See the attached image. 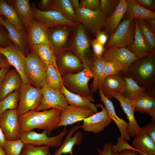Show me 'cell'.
<instances>
[{
  "label": "cell",
  "mask_w": 155,
  "mask_h": 155,
  "mask_svg": "<svg viewBox=\"0 0 155 155\" xmlns=\"http://www.w3.org/2000/svg\"><path fill=\"white\" fill-rule=\"evenodd\" d=\"M71 6L75 10L79 7L80 1L79 0H69Z\"/></svg>",
  "instance_id": "91938a15"
},
{
  "label": "cell",
  "mask_w": 155,
  "mask_h": 155,
  "mask_svg": "<svg viewBox=\"0 0 155 155\" xmlns=\"http://www.w3.org/2000/svg\"><path fill=\"white\" fill-rule=\"evenodd\" d=\"M0 53L7 59L11 65L13 66L20 74L22 83L30 84L25 71L26 57L13 43L5 48L0 47Z\"/></svg>",
  "instance_id": "5bb4252c"
},
{
  "label": "cell",
  "mask_w": 155,
  "mask_h": 155,
  "mask_svg": "<svg viewBox=\"0 0 155 155\" xmlns=\"http://www.w3.org/2000/svg\"><path fill=\"white\" fill-rule=\"evenodd\" d=\"M0 14L8 22L19 30H26L19 19L13 7L6 1L0 0Z\"/></svg>",
  "instance_id": "836d02e7"
},
{
  "label": "cell",
  "mask_w": 155,
  "mask_h": 155,
  "mask_svg": "<svg viewBox=\"0 0 155 155\" xmlns=\"http://www.w3.org/2000/svg\"><path fill=\"white\" fill-rule=\"evenodd\" d=\"M61 110L53 108L30 111L18 117L21 133L37 129L46 131L48 136L57 128Z\"/></svg>",
  "instance_id": "6da1fadb"
},
{
  "label": "cell",
  "mask_w": 155,
  "mask_h": 155,
  "mask_svg": "<svg viewBox=\"0 0 155 155\" xmlns=\"http://www.w3.org/2000/svg\"><path fill=\"white\" fill-rule=\"evenodd\" d=\"M47 29L41 22L33 17L26 28L30 50L34 45L49 44Z\"/></svg>",
  "instance_id": "ffe728a7"
},
{
  "label": "cell",
  "mask_w": 155,
  "mask_h": 155,
  "mask_svg": "<svg viewBox=\"0 0 155 155\" xmlns=\"http://www.w3.org/2000/svg\"><path fill=\"white\" fill-rule=\"evenodd\" d=\"M98 91L100 100L104 104L109 117L116 124L120 132L121 136L126 141H129L130 137L127 131L128 123L117 116L113 102L104 95L101 88L99 89Z\"/></svg>",
  "instance_id": "d4e9b609"
},
{
  "label": "cell",
  "mask_w": 155,
  "mask_h": 155,
  "mask_svg": "<svg viewBox=\"0 0 155 155\" xmlns=\"http://www.w3.org/2000/svg\"><path fill=\"white\" fill-rule=\"evenodd\" d=\"M135 29V19L125 18L106 43V48L112 46L127 48L132 43Z\"/></svg>",
  "instance_id": "8992f818"
},
{
  "label": "cell",
  "mask_w": 155,
  "mask_h": 155,
  "mask_svg": "<svg viewBox=\"0 0 155 155\" xmlns=\"http://www.w3.org/2000/svg\"><path fill=\"white\" fill-rule=\"evenodd\" d=\"M12 43L7 29L0 23V47H6Z\"/></svg>",
  "instance_id": "7dc6e473"
},
{
  "label": "cell",
  "mask_w": 155,
  "mask_h": 155,
  "mask_svg": "<svg viewBox=\"0 0 155 155\" xmlns=\"http://www.w3.org/2000/svg\"><path fill=\"white\" fill-rule=\"evenodd\" d=\"M61 76L63 86L69 91L82 96H92L88 86L89 80L93 77L90 69L84 68L78 72Z\"/></svg>",
  "instance_id": "277c9868"
},
{
  "label": "cell",
  "mask_w": 155,
  "mask_h": 155,
  "mask_svg": "<svg viewBox=\"0 0 155 155\" xmlns=\"http://www.w3.org/2000/svg\"><path fill=\"white\" fill-rule=\"evenodd\" d=\"M67 50L73 52L79 57L84 68L90 69L93 57L90 42L86 31L81 24L79 23L74 27Z\"/></svg>",
  "instance_id": "3957f363"
},
{
  "label": "cell",
  "mask_w": 155,
  "mask_h": 155,
  "mask_svg": "<svg viewBox=\"0 0 155 155\" xmlns=\"http://www.w3.org/2000/svg\"><path fill=\"white\" fill-rule=\"evenodd\" d=\"M49 10L57 11L68 19L77 22L75 11L71 6L69 0H52Z\"/></svg>",
  "instance_id": "d590c367"
},
{
  "label": "cell",
  "mask_w": 155,
  "mask_h": 155,
  "mask_svg": "<svg viewBox=\"0 0 155 155\" xmlns=\"http://www.w3.org/2000/svg\"><path fill=\"white\" fill-rule=\"evenodd\" d=\"M10 67H3L0 69V85L3 82L6 75L9 70Z\"/></svg>",
  "instance_id": "6f0895ef"
},
{
  "label": "cell",
  "mask_w": 155,
  "mask_h": 155,
  "mask_svg": "<svg viewBox=\"0 0 155 155\" xmlns=\"http://www.w3.org/2000/svg\"><path fill=\"white\" fill-rule=\"evenodd\" d=\"M112 145L111 142L104 144L102 149H97V155H113Z\"/></svg>",
  "instance_id": "f907efd6"
},
{
  "label": "cell",
  "mask_w": 155,
  "mask_h": 155,
  "mask_svg": "<svg viewBox=\"0 0 155 155\" xmlns=\"http://www.w3.org/2000/svg\"><path fill=\"white\" fill-rule=\"evenodd\" d=\"M132 145L139 153L155 155V142L146 133L143 127L135 136Z\"/></svg>",
  "instance_id": "83f0119b"
},
{
  "label": "cell",
  "mask_w": 155,
  "mask_h": 155,
  "mask_svg": "<svg viewBox=\"0 0 155 155\" xmlns=\"http://www.w3.org/2000/svg\"><path fill=\"white\" fill-rule=\"evenodd\" d=\"M6 1L12 6L20 21L27 28L33 18L31 5L28 0H11Z\"/></svg>",
  "instance_id": "f546056e"
},
{
  "label": "cell",
  "mask_w": 155,
  "mask_h": 155,
  "mask_svg": "<svg viewBox=\"0 0 155 155\" xmlns=\"http://www.w3.org/2000/svg\"><path fill=\"white\" fill-rule=\"evenodd\" d=\"M123 74L147 91L155 90V53L136 59Z\"/></svg>",
  "instance_id": "7a4b0ae2"
},
{
  "label": "cell",
  "mask_w": 155,
  "mask_h": 155,
  "mask_svg": "<svg viewBox=\"0 0 155 155\" xmlns=\"http://www.w3.org/2000/svg\"><path fill=\"white\" fill-rule=\"evenodd\" d=\"M132 100L135 111L147 113L155 120V90L147 91Z\"/></svg>",
  "instance_id": "603a6c76"
},
{
  "label": "cell",
  "mask_w": 155,
  "mask_h": 155,
  "mask_svg": "<svg viewBox=\"0 0 155 155\" xmlns=\"http://www.w3.org/2000/svg\"><path fill=\"white\" fill-rule=\"evenodd\" d=\"M31 50L37 54L40 60L46 66L53 65L57 68L55 55L49 44L42 43L34 45L31 48Z\"/></svg>",
  "instance_id": "e575fe53"
},
{
  "label": "cell",
  "mask_w": 155,
  "mask_h": 155,
  "mask_svg": "<svg viewBox=\"0 0 155 155\" xmlns=\"http://www.w3.org/2000/svg\"><path fill=\"white\" fill-rule=\"evenodd\" d=\"M4 17H3L0 14V23L1 24V20L3 19Z\"/></svg>",
  "instance_id": "be15d7a7"
},
{
  "label": "cell",
  "mask_w": 155,
  "mask_h": 155,
  "mask_svg": "<svg viewBox=\"0 0 155 155\" xmlns=\"http://www.w3.org/2000/svg\"><path fill=\"white\" fill-rule=\"evenodd\" d=\"M4 56L0 53V68L3 67H10L11 65Z\"/></svg>",
  "instance_id": "680465c9"
},
{
  "label": "cell",
  "mask_w": 155,
  "mask_h": 155,
  "mask_svg": "<svg viewBox=\"0 0 155 155\" xmlns=\"http://www.w3.org/2000/svg\"><path fill=\"white\" fill-rule=\"evenodd\" d=\"M1 24L7 29L13 43L26 57L30 50L27 30L17 29L5 18L1 20Z\"/></svg>",
  "instance_id": "d6986e66"
},
{
  "label": "cell",
  "mask_w": 155,
  "mask_h": 155,
  "mask_svg": "<svg viewBox=\"0 0 155 155\" xmlns=\"http://www.w3.org/2000/svg\"><path fill=\"white\" fill-rule=\"evenodd\" d=\"M81 125L78 124L72 126L59 148L54 154L50 153L49 155H62L69 154L73 155V149L75 145L79 147L82 142V133L80 131L75 132L81 128Z\"/></svg>",
  "instance_id": "44dd1931"
},
{
  "label": "cell",
  "mask_w": 155,
  "mask_h": 155,
  "mask_svg": "<svg viewBox=\"0 0 155 155\" xmlns=\"http://www.w3.org/2000/svg\"><path fill=\"white\" fill-rule=\"evenodd\" d=\"M142 6L148 10L153 11L155 7L154 0H135Z\"/></svg>",
  "instance_id": "816d5d0a"
},
{
  "label": "cell",
  "mask_w": 155,
  "mask_h": 155,
  "mask_svg": "<svg viewBox=\"0 0 155 155\" xmlns=\"http://www.w3.org/2000/svg\"><path fill=\"white\" fill-rule=\"evenodd\" d=\"M143 127L148 135L155 142V120H151Z\"/></svg>",
  "instance_id": "681fc988"
},
{
  "label": "cell",
  "mask_w": 155,
  "mask_h": 155,
  "mask_svg": "<svg viewBox=\"0 0 155 155\" xmlns=\"http://www.w3.org/2000/svg\"><path fill=\"white\" fill-rule=\"evenodd\" d=\"M135 21V29L132 43L127 48L139 58L146 57L153 53L149 48L139 30Z\"/></svg>",
  "instance_id": "4dcf8cb0"
},
{
  "label": "cell",
  "mask_w": 155,
  "mask_h": 155,
  "mask_svg": "<svg viewBox=\"0 0 155 155\" xmlns=\"http://www.w3.org/2000/svg\"><path fill=\"white\" fill-rule=\"evenodd\" d=\"M101 58L103 60H111L119 63L125 72L130 65L138 59L127 48L112 46L106 48Z\"/></svg>",
  "instance_id": "e0dca14e"
},
{
  "label": "cell",
  "mask_w": 155,
  "mask_h": 155,
  "mask_svg": "<svg viewBox=\"0 0 155 155\" xmlns=\"http://www.w3.org/2000/svg\"><path fill=\"white\" fill-rule=\"evenodd\" d=\"M50 148L47 146H35L25 144L20 155H49Z\"/></svg>",
  "instance_id": "b9f144b4"
},
{
  "label": "cell",
  "mask_w": 155,
  "mask_h": 155,
  "mask_svg": "<svg viewBox=\"0 0 155 155\" xmlns=\"http://www.w3.org/2000/svg\"><path fill=\"white\" fill-rule=\"evenodd\" d=\"M31 6L32 16L41 22L47 28L62 26L75 27L79 24L68 19L57 11H41L38 9L34 3H32Z\"/></svg>",
  "instance_id": "8fae6325"
},
{
  "label": "cell",
  "mask_w": 155,
  "mask_h": 155,
  "mask_svg": "<svg viewBox=\"0 0 155 155\" xmlns=\"http://www.w3.org/2000/svg\"><path fill=\"white\" fill-rule=\"evenodd\" d=\"M19 100V90L11 92L0 100V114L9 110L17 109Z\"/></svg>",
  "instance_id": "ab89813d"
},
{
  "label": "cell",
  "mask_w": 155,
  "mask_h": 155,
  "mask_svg": "<svg viewBox=\"0 0 155 155\" xmlns=\"http://www.w3.org/2000/svg\"><path fill=\"white\" fill-rule=\"evenodd\" d=\"M55 55L57 67L61 75L76 73L84 68L79 57L70 51H62Z\"/></svg>",
  "instance_id": "7c38bea8"
},
{
  "label": "cell",
  "mask_w": 155,
  "mask_h": 155,
  "mask_svg": "<svg viewBox=\"0 0 155 155\" xmlns=\"http://www.w3.org/2000/svg\"><path fill=\"white\" fill-rule=\"evenodd\" d=\"M137 26L147 45L155 53V34L148 27L144 20L135 19Z\"/></svg>",
  "instance_id": "f35d334b"
},
{
  "label": "cell",
  "mask_w": 155,
  "mask_h": 155,
  "mask_svg": "<svg viewBox=\"0 0 155 155\" xmlns=\"http://www.w3.org/2000/svg\"><path fill=\"white\" fill-rule=\"evenodd\" d=\"M125 85V81L122 73L105 77L101 89L104 95L110 100L113 94L119 92L122 94Z\"/></svg>",
  "instance_id": "cb8c5ba5"
},
{
  "label": "cell",
  "mask_w": 155,
  "mask_h": 155,
  "mask_svg": "<svg viewBox=\"0 0 155 155\" xmlns=\"http://www.w3.org/2000/svg\"><path fill=\"white\" fill-rule=\"evenodd\" d=\"M94 54V57L101 58L105 49L104 45L100 43L96 38L93 39L90 42Z\"/></svg>",
  "instance_id": "c3c4849f"
},
{
  "label": "cell",
  "mask_w": 155,
  "mask_h": 155,
  "mask_svg": "<svg viewBox=\"0 0 155 155\" xmlns=\"http://www.w3.org/2000/svg\"><path fill=\"white\" fill-rule=\"evenodd\" d=\"M74 11L76 22L86 31L95 35L104 27L106 18L100 9L92 11L79 7Z\"/></svg>",
  "instance_id": "ba28073f"
},
{
  "label": "cell",
  "mask_w": 155,
  "mask_h": 155,
  "mask_svg": "<svg viewBox=\"0 0 155 155\" xmlns=\"http://www.w3.org/2000/svg\"><path fill=\"white\" fill-rule=\"evenodd\" d=\"M94 113L88 108L68 104L61 111L57 128L61 126L66 127L83 121Z\"/></svg>",
  "instance_id": "ac0fdd59"
},
{
  "label": "cell",
  "mask_w": 155,
  "mask_h": 155,
  "mask_svg": "<svg viewBox=\"0 0 155 155\" xmlns=\"http://www.w3.org/2000/svg\"><path fill=\"white\" fill-rule=\"evenodd\" d=\"M0 155H7L3 149L0 147Z\"/></svg>",
  "instance_id": "6125c7cd"
},
{
  "label": "cell",
  "mask_w": 155,
  "mask_h": 155,
  "mask_svg": "<svg viewBox=\"0 0 155 155\" xmlns=\"http://www.w3.org/2000/svg\"><path fill=\"white\" fill-rule=\"evenodd\" d=\"M113 97L119 101L121 106L126 115L129 121L127 129L129 135L130 137L135 136L141 127L137 123L135 117L134 105L133 101L125 98L119 92L114 93Z\"/></svg>",
  "instance_id": "7402d4cb"
},
{
  "label": "cell",
  "mask_w": 155,
  "mask_h": 155,
  "mask_svg": "<svg viewBox=\"0 0 155 155\" xmlns=\"http://www.w3.org/2000/svg\"><path fill=\"white\" fill-rule=\"evenodd\" d=\"M42 98L35 111L55 108L62 110L68 105L64 95L61 92L53 90L47 85L41 89Z\"/></svg>",
  "instance_id": "9a60e30c"
},
{
  "label": "cell",
  "mask_w": 155,
  "mask_h": 155,
  "mask_svg": "<svg viewBox=\"0 0 155 155\" xmlns=\"http://www.w3.org/2000/svg\"><path fill=\"white\" fill-rule=\"evenodd\" d=\"M47 66L42 61L37 54L30 50L26 57L25 71L30 84L41 89L46 85L45 73Z\"/></svg>",
  "instance_id": "5b68a950"
},
{
  "label": "cell",
  "mask_w": 155,
  "mask_h": 155,
  "mask_svg": "<svg viewBox=\"0 0 155 155\" xmlns=\"http://www.w3.org/2000/svg\"><path fill=\"white\" fill-rule=\"evenodd\" d=\"M52 0H41L39 1L37 6L38 9L42 11H49L50 7Z\"/></svg>",
  "instance_id": "f5cc1de1"
},
{
  "label": "cell",
  "mask_w": 155,
  "mask_h": 155,
  "mask_svg": "<svg viewBox=\"0 0 155 155\" xmlns=\"http://www.w3.org/2000/svg\"><path fill=\"white\" fill-rule=\"evenodd\" d=\"M126 8V0H119L113 13L111 16L106 18L104 27L108 34L111 35L116 30L125 16Z\"/></svg>",
  "instance_id": "f1b7e54d"
},
{
  "label": "cell",
  "mask_w": 155,
  "mask_h": 155,
  "mask_svg": "<svg viewBox=\"0 0 155 155\" xmlns=\"http://www.w3.org/2000/svg\"><path fill=\"white\" fill-rule=\"evenodd\" d=\"M119 2V0H101L100 9L106 18L113 13Z\"/></svg>",
  "instance_id": "ee69618b"
},
{
  "label": "cell",
  "mask_w": 155,
  "mask_h": 155,
  "mask_svg": "<svg viewBox=\"0 0 155 155\" xmlns=\"http://www.w3.org/2000/svg\"><path fill=\"white\" fill-rule=\"evenodd\" d=\"M104 60L101 58L93 56L90 70L93 74V80L90 86L92 93L101 88L105 78L103 71Z\"/></svg>",
  "instance_id": "d6a6232c"
},
{
  "label": "cell",
  "mask_w": 155,
  "mask_h": 155,
  "mask_svg": "<svg viewBox=\"0 0 155 155\" xmlns=\"http://www.w3.org/2000/svg\"><path fill=\"white\" fill-rule=\"evenodd\" d=\"M67 129L65 127L58 135L53 137L47 135L46 131L37 133L32 130L22 134L20 139L24 144L35 146H47L50 147L60 146L62 144L63 137L67 132Z\"/></svg>",
  "instance_id": "9c48e42d"
},
{
  "label": "cell",
  "mask_w": 155,
  "mask_h": 155,
  "mask_svg": "<svg viewBox=\"0 0 155 155\" xmlns=\"http://www.w3.org/2000/svg\"><path fill=\"white\" fill-rule=\"evenodd\" d=\"M17 109L9 110L0 114V127L7 140L21 139V132Z\"/></svg>",
  "instance_id": "4fadbf2b"
},
{
  "label": "cell",
  "mask_w": 155,
  "mask_h": 155,
  "mask_svg": "<svg viewBox=\"0 0 155 155\" xmlns=\"http://www.w3.org/2000/svg\"><path fill=\"white\" fill-rule=\"evenodd\" d=\"M21 77L15 69L9 70L0 85V100L10 93L19 90L22 84Z\"/></svg>",
  "instance_id": "484cf974"
},
{
  "label": "cell",
  "mask_w": 155,
  "mask_h": 155,
  "mask_svg": "<svg viewBox=\"0 0 155 155\" xmlns=\"http://www.w3.org/2000/svg\"><path fill=\"white\" fill-rule=\"evenodd\" d=\"M46 85L51 88L60 92L63 86L61 75L54 65L47 66L45 73Z\"/></svg>",
  "instance_id": "8d00e7d4"
},
{
  "label": "cell",
  "mask_w": 155,
  "mask_h": 155,
  "mask_svg": "<svg viewBox=\"0 0 155 155\" xmlns=\"http://www.w3.org/2000/svg\"><path fill=\"white\" fill-rule=\"evenodd\" d=\"M61 92L64 95L68 105L88 108L95 113L98 112L97 107L93 103L92 96H86L71 92L63 86Z\"/></svg>",
  "instance_id": "4316f807"
},
{
  "label": "cell",
  "mask_w": 155,
  "mask_h": 155,
  "mask_svg": "<svg viewBox=\"0 0 155 155\" xmlns=\"http://www.w3.org/2000/svg\"><path fill=\"white\" fill-rule=\"evenodd\" d=\"M137 155H143L142 154L140 153H139Z\"/></svg>",
  "instance_id": "03108f58"
},
{
  "label": "cell",
  "mask_w": 155,
  "mask_h": 155,
  "mask_svg": "<svg viewBox=\"0 0 155 155\" xmlns=\"http://www.w3.org/2000/svg\"><path fill=\"white\" fill-rule=\"evenodd\" d=\"M143 155H155L153 154H142Z\"/></svg>",
  "instance_id": "e7e4bbea"
},
{
  "label": "cell",
  "mask_w": 155,
  "mask_h": 155,
  "mask_svg": "<svg viewBox=\"0 0 155 155\" xmlns=\"http://www.w3.org/2000/svg\"><path fill=\"white\" fill-rule=\"evenodd\" d=\"M138 154L137 150L131 149L124 150L119 153L113 152V155H137Z\"/></svg>",
  "instance_id": "11a10c76"
},
{
  "label": "cell",
  "mask_w": 155,
  "mask_h": 155,
  "mask_svg": "<svg viewBox=\"0 0 155 155\" xmlns=\"http://www.w3.org/2000/svg\"><path fill=\"white\" fill-rule=\"evenodd\" d=\"M122 66L119 63L111 60H104L103 71L104 78L122 73Z\"/></svg>",
  "instance_id": "7bdbcfd3"
},
{
  "label": "cell",
  "mask_w": 155,
  "mask_h": 155,
  "mask_svg": "<svg viewBox=\"0 0 155 155\" xmlns=\"http://www.w3.org/2000/svg\"><path fill=\"white\" fill-rule=\"evenodd\" d=\"M19 100L17 108L18 117L30 111H35L42 98L41 89L30 84H22L19 89Z\"/></svg>",
  "instance_id": "52a82bcc"
},
{
  "label": "cell",
  "mask_w": 155,
  "mask_h": 155,
  "mask_svg": "<svg viewBox=\"0 0 155 155\" xmlns=\"http://www.w3.org/2000/svg\"><path fill=\"white\" fill-rule=\"evenodd\" d=\"M100 0H81L80 2L79 7L92 11L100 9Z\"/></svg>",
  "instance_id": "bcb514c9"
},
{
  "label": "cell",
  "mask_w": 155,
  "mask_h": 155,
  "mask_svg": "<svg viewBox=\"0 0 155 155\" xmlns=\"http://www.w3.org/2000/svg\"><path fill=\"white\" fill-rule=\"evenodd\" d=\"M144 20L150 30L155 34V18H149Z\"/></svg>",
  "instance_id": "9f6ffc18"
},
{
  "label": "cell",
  "mask_w": 155,
  "mask_h": 155,
  "mask_svg": "<svg viewBox=\"0 0 155 155\" xmlns=\"http://www.w3.org/2000/svg\"><path fill=\"white\" fill-rule=\"evenodd\" d=\"M95 105L101 108V111L85 119L81 127L85 131L97 134L103 131L110 124L112 120L109 117L105 107L102 103Z\"/></svg>",
  "instance_id": "2e32d148"
},
{
  "label": "cell",
  "mask_w": 155,
  "mask_h": 155,
  "mask_svg": "<svg viewBox=\"0 0 155 155\" xmlns=\"http://www.w3.org/2000/svg\"><path fill=\"white\" fill-rule=\"evenodd\" d=\"M124 78L125 85L121 94L125 98L133 100L140 95L147 91L144 88L140 86L131 78L124 76Z\"/></svg>",
  "instance_id": "74e56055"
},
{
  "label": "cell",
  "mask_w": 155,
  "mask_h": 155,
  "mask_svg": "<svg viewBox=\"0 0 155 155\" xmlns=\"http://www.w3.org/2000/svg\"><path fill=\"white\" fill-rule=\"evenodd\" d=\"M112 149L113 152L119 153L123 150L127 149L136 150L138 152L135 148L130 145L127 141L121 136L118 139L117 144L112 145Z\"/></svg>",
  "instance_id": "f6af8a7d"
},
{
  "label": "cell",
  "mask_w": 155,
  "mask_h": 155,
  "mask_svg": "<svg viewBox=\"0 0 155 155\" xmlns=\"http://www.w3.org/2000/svg\"><path fill=\"white\" fill-rule=\"evenodd\" d=\"M108 34L106 31L100 30L95 34L96 39L100 43L104 45L108 41Z\"/></svg>",
  "instance_id": "db71d44e"
},
{
  "label": "cell",
  "mask_w": 155,
  "mask_h": 155,
  "mask_svg": "<svg viewBox=\"0 0 155 155\" xmlns=\"http://www.w3.org/2000/svg\"><path fill=\"white\" fill-rule=\"evenodd\" d=\"M24 144L21 139L5 140L3 149L7 155H20Z\"/></svg>",
  "instance_id": "60d3db41"
},
{
  "label": "cell",
  "mask_w": 155,
  "mask_h": 155,
  "mask_svg": "<svg viewBox=\"0 0 155 155\" xmlns=\"http://www.w3.org/2000/svg\"><path fill=\"white\" fill-rule=\"evenodd\" d=\"M125 15L126 18L144 20L155 18L154 11L147 9L139 4L135 0H127Z\"/></svg>",
  "instance_id": "1f68e13d"
},
{
  "label": "cell",
  "mask_w": 155,
  "mask_h": 155,
  "mask_svg": "<svg viewBox=\"0 0 155 155\" xmlns=\"http://www.w3.org/2000/svg\"><path fill=\"white\" fill-rule=\"evenodd\" d=\"M5 140L4 134L0 127V147L2 148Z\"/></svg>",
  "instance_id": "94428289"
},
{
  "label": "cell",
  "mask_w": 155,
  "mask_h": 155,
  "mask_svg": "<svg viewBox=\"0 0 155 155\" xmlns=\"http://www.w3.org/2000/svg\"><path fill=\"white\" fill-rule=\"evenodd\" d=\"M75 27L62 26L47 28L49 44L55 54L67 50Z\"/></svg>",
  "instance_id": "30bf717a"
}]
</instances>
